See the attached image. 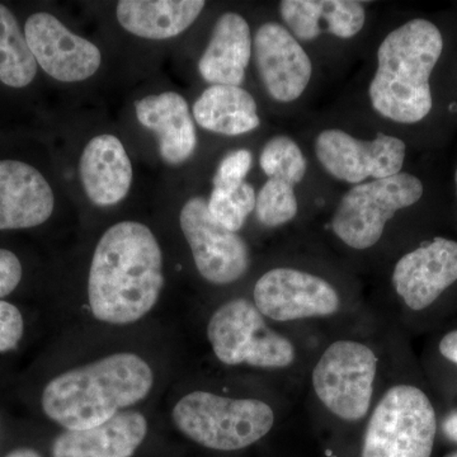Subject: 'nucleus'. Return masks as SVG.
Segmentation results:
<instances>
[{
  "instance_id": "f257e3e1",
  "label": "nucleus",
  "mask_w": 457,
  "mask_h": 457,
  "mask_svg": "<svg viewBox=\"0 0 457 457\" xmlns=\"http://www.w3.org/2000/svg\"><path fill=\"white\" fill-rule=\"evenodd\" d=\"M163 285V254L152 230L137 221L108 228L90 264L93 315L104 323H135L154 308Z\"/></svg>"
},
{
  "instance_id": "f03ea898",
  "label": "nucleus",
  "mask_w": 457,
  "mask_h": 457,
  "mask_svg": "<svg viewBox=\"0 0 457 457\" xmlns=\"http://www.w3.org/2000/svg\"><path fill=\"white\" fill-rule=\"evenodd\" d=\"M153 383L145 361L137 354L116 353L51 380L42 394V408L66 429H88L145 399Z\"/></svg>"
},
{
  "instance_id": "7ed1b4c3",
  "label": "nucleus",
  "mask_w": 457,
  "mask_h": 457,
  "mask_svg": "<svg viewBox=\"0 0 457 457\" xmlns=\"http://www.w3.org/2000/svg\"><path fill=\"white\" fill-rule=\"evenodd\" d=\"M444 49L437 26L417 18L385 37L370 84L376 112L399 123H416L431 112L429 78Z\"/></svg>"
},
{
  "instance_id": "20e7f679",
  "label": "nucleus",
  "mask_w": 457,
  "mask_h": 457,
  "mask_svg": "<svg viewBox=\"0 0 457 457\" xmlns=\"http://www.w3.org/2000/svg\"><path fill=\"white\" fill-rule=\"evenodd\" d=\"M171 417L189 440L218 451L251 446L269 435L276 420L272 407L263 400L228 398L209 392L183 396Z\"/></svg>"
},
{
  "instance_id": "39448f33",
  "label": "nucleus",
  "mask_w": 457,
  "mask_h": 457,
  "mask_svg": "<svg viewBox=\"0 0 457 457\" xmlns=\"http://www.w3.org/2000/svg\"><path fill=\"white\" fill-rule=\"evenodd\" d=\"M437 417L420 387H389L372 411L363 435L361 457H431Z\"/></svg>"
},
{
  "instance_id": "423d86ee",
  "label": "nucleus",
  "mask_w": 457,
  "mask_h": 457,
  "mask_svg": "<svg viewBox=\"0 0 457 457\" xmlns=\"http://www.w3.org/2000/svg\"><path fill=\"white\" fill-rule=\"evenodd\" d=\"M207 337L224 365L287 369L296 360L294 343L267 326L254 303L246 299L230 300L213 312Z\"/></svg>"
},
{
  "instance_id": "0eeeda50",
  "label": "nucleus",
  "mask_w": 457,
  "mask_h": 457,
  "mask_svg": "<svg viewBox=\"0 0 457 457\" xmlns=\"http://www.w3.org/2000/svg\"><path fill=\"white\" fill-rule=\"evenodd\" d=\"M378 368V356L370 345L341 339L319 357L312 374V389L333 416L359 422L371 408Z\"/></svg>"
},
{
  "instance_id": "6e6552de",
  "label": "nucleus",
  "mask_w": 457,
  "mask_h": 457,
  "mask_svg": "<svg viewBox=\"0 0 457 457\" xmlns=\"http://www.w3.org/2000/svg\"><path fill=\"white\" fill-rule=\"evenodd\" d=\"M422 195V182L408 173L357 185L337 207L333 231L345 245L365 251L381 239L385 225L399 210L418 203Z\"/></svg>"
},
{
  "instance_id": "1a4fd4ad",
  "label": "nucleus",
  "mask_w": 457,
  "mask_h": 457,
  "mask_svg": "<svg viewBox=\"0 0 457 457\" xmlns=\"http://www.w3.org/2000/svg\"><path fill=\"white\" fill-rule=\"evenodd\" d=\"M180 228L200 275L213 285H228L245 275L251 263L242 237L212 218L203 197H192L180 210Z\"/></svg>"
},
{
  "instance_id": "9d476101",
  "label": "nucleus",
  "mask_w": 457,
  "mask_h": 457,
  "mask_svg": "<svg viewBox=\"0 0 457 457\" xmlns=\"http://www.w3.org/2000/svg\"><path fill=\"white\" fill-rule=\"evenodd\" d=\"M315 153L324 170L336 179L361 185L366 179H383L396 176L404 164V141L378 134L363 141L337 129L324 130L315 141Z\"/></svg>"
},
{
  "instance_id": "9b49d317",
  "label": "nucleus",
  "mask_w": 457,
  "mask_h": 457,
  "mask_svg": "<svg viewBox=\"0 0 457 457\" xmlns=\"http://www.w3.org/2000/svg\"><path fill=\"white\" fill-rule=\"evenodd\" d=\"M253 299L264 318L284 323L332 317L341 308L338 291L327 279L285 267L270 270L258 279Z\"/></svg>"
},
{
  "instance_id": "f8f14e48",
  "label": "nucleus",
  "mask_w": 457,
  "mask_h": 457,
  "mask_svg": "<svg viewBox=\"0 0 457 457\" xmlns=\"http://www.w3.org/2000/svg\"><path fill=\"white\" fill-rule=\"evenodd\" d=\"M25 36L36 62L59 82H83L101 66L98 47L69 31L53 14L41 12L29 16Z\"/></svg>"
},
{
  "instance_id": "ddd939ff",
  "label": "nucleus",
  "mask_w": 457,
  "mask_h": 457,
  "mask_svg": "<svg viewBox=\"0 0 457 457\" xmlns=\"http://www.w3.org/2000/svg\"><path fill=\"white\" fill-rule=\"evenodd\" d=\"M457 281V242L436 237L403 255L393 272L400 299L414 312L429 308Z\"/></svg>"
},
{
  "instance_id": "4468645a",
  "label": "nucleus",
  "mask_w": 457,
  "mask_h": 457,
  "mask_svg": "<svg viewBox=\"0 0 457 457\" xmlns=\"http://www.w3.org/2000/svg\"><path fill=\"white\" fill-rule=\"evenodd\" d=\"M254 59L264 88L275 101H295L311 82L312 65L308 54L278 23H266L255 33Z\"/></svg>"
},
{
  "instance_id": "2eb2a0df",
  "label": "nucleus",
  "mask_w": 457,
  "mask_h": 457,
  "mask_svg": "<svg viewBox=\"0 0 457 457\" xmlns=\"http://www.w3.org/2000/svg\"><path fill=\"white\" fill-rule=\"evenodd\" d=\"M55 197L32 165L0 161V230L38 227L49 220Z\"/></svg>"
},
{
  "instance_id": "dca6fc26",
  "label": "nucleus",
  "mask_w": 457,
  "mask_h": 457,
  "mask_svg": "<svg viewBox=\"0 0 457 457\" xmlns=\"http://www.w3.org/2000/svg\"><path fill=\"white\" fill-rule=\"evenodd\" d=\"M147 433L137 411H122L88 429H66L53 444V457H132Z\"/></svg>"
},
{
  "instance_id": "f3484780",
  "label": "nucleus",
  "mask_w": 457,
  "mask_h": 457,
  "mask_svg": "<svg viewBox=\"0 0 457 457\" xmlns=\"http://www.w3.org/2000/svg\"><path fill=\"white\" fill-rule=\"evenodd\" d=\"M137 117L141 125L154 132L159 154L165 163H185L197 145L196 129L186 99L179 93L147 96L137 102Z\"/></svg>"
},
{
  "instance_id": "a211bd4d",
  "label": "nucleus",
  "mask_w": 457,
  "mask_h": 457,
  "mask_svg": "<svg viewBox=\"0 0 457 457\" xmlns=\"http://www.w3.org/2000/svg\"><path fill=\"white\" fill-rule=\"evenodd\" d=\"M84 191L97 206H113L128 196L132 165L125 146L113 135H99L84 147L79 163Z\"/></svg>"
},
{
  "instance_id": "6ab92c4d",
  "label": "nucleus",
  "mask_w": 457,
  "mask_h": 457,
  "mask_svg": "<svg viewBox=\"0 0 457 457\" xmlns=\"http://www.w3.org/2000/svg\"><path fill=\"white\" fill-rule=\"evenodd\" d=\"M252 56L248 22L237 13H225L213 27L212 38L198 62V71L212 86H242Z\"/></svg>"
},
{
  "instance_id": "aec40b11",
  "label": "nucleus",
  "mask_w": 457,
  "mask_h": 457,
  "mask_svg": "<svg viewBox=\"0 0 457 457\" xmlns=\"http://www.w3.org/2000/svg\"><path fill=\"white\" fill-rule=\"evenodd\" d=\"M282 20L299 40L312 41L324 32L339 38L356 36L365 25V8L353 0H284Z\"/></svg>"
},
{
  "instance_id": "412c9836",
  "label": "nucleus",
  "mask_w": 457,
  "mask_h": 457,
  "mask_svg": "<svg viewBox=\"0 0 457 457\" xmlns=\"http://www.w3.org/2000/svg\"><path fill=\"white\" fill-rule=\"evenodd\" d=\"M206 5L203 0H122L117 20L126 31L149 40H167L185 32Z\"/></svg>"
},
{
  "instance_id": "4be33fe9",
  "label": "nucleus",
  "mask_w": 457,
  "mask_h": 457,
  "mask_svg": "<svg viewBox=\"0 0 457 457\" xmlns=\"http://www.w3.org/2000/svg\"><path fill=\"white\" fill-rule=\"evenodd\" d=\"M194 117L204 130L237 137L255 130L261 120L253 96L240 87L212 86L194 106Z\"/></svg>"
},
{
  "instance_id": "5701e85b",
  "label": "nucleus",
  "mask_w": 457,
  "mask_h": 457,
  "mask_svg": "<svg viewBox=\"0 0 457 457\" xmlns=\"http://www.w3.org/2000/svg\"><path fill=\"white\" fill-rule=\"evenodd\" d=\"M37 62L16 17L0 4V82L12 88H23L35 79Z\"/></svg>"
},
{
  "instance_id": "b1692460",
  "label": "nucleus",
  "mask_w": 457,
  "mask_h": 457,
  "mask_svg": "<svg viewBox=\"0 0 457 457\" xmlns=\"http://www.w3.org/2000/svg\"><path fill=\"white\" fill-rule=\"evenodd\" d=\"M260 164L269 179H284L293 186L302 182L306 173L302 149L287 137L270 139L262 150Z\"/></svg>"
},
{
  "instance_id": "393cba45",
  "label": "nucleus",
  "mask_w": 457,
  "mask_h": 457,
  "mask_svg": "<svg viewBox=\"0 0 457 457\" xmlns=\"http://www.w3.org/2000/svg\"><path fill=\"white\" fill-rule=\"evenodd\" d=\"M258 220L269 228L287 224L297 215L294 186L284 179H269L255 201Z\"/></svg>"
},
{
  "instance_id": "a878e982",
  "label": "nucleus",
  "mask_w": 457,
  "mask_h": 457,
  "mask_svg": "<svg viewBox=\"0 0 457 457\" xmlns=\"http://www.w3.org/2000/svg\"><path fill=\"white\" fill-rule=\"evenodd\" d=\"M255 201L254 188L245 182L233 192L213 188L207 207L219 224L237 233L245 224L249 213L255 209Z\"/></svg>"
},
{
  "instance_id": "bb28decb",
  "label": "nucleus",
  "mask_w": 457,
  "mask_h": 457,
  "mask_svg": "<svg viewBox=\"0 0 457 457\" xmlns=\"http://www.w3.org/2000/svg\"><path fill=\"white\" fill-rule=\"evenodd\" d=\"M253 156L249 150L239 149L228 153L219 164L215 177H213V188L224 192H233L245 183L246 174L252 167Z\"/></svg>"
},
{
  "instance_id": "cd10ccee",
  "label": "nucleus",
  "mask_w": 457,
  "mask_h": 457,
  "mask_svg": "<svg viewBox=\"0 0 457 457\" xmlns=\"http://www.w3.org/2000/svg\"><path fill=\"white\" fill-rule=\"evenodd\" d=\"M25 329L22 314L12 303L0 302V352L14 350Z\"/></svg>"
},
{
  "instance_id": "c85d7f7f",
  "label": "nucleus",
  "mask_w": 457,
  "mask_h": 457,
  "mask_svg": "<svg viewBox=\"0 0 457 457\" xmlns=\"http://www.w3.org/2000/svg\"><path fill=\"white\" fill-rule=\"evenodd\" d=\"M22 278V264L13 252L0 249V297L13 293Z\"/></svg>"
},
{
  "instance_id": "c756f323",
  "label": "nucleus",
  "mask_w": 457,
  "mask_h": 457,
  "mask_svg": "<svg viewBox=\"0 0 457 457\" xmlns=\"http://www.w3.org/2000/svg\"><path fill=\"white\" fill-rule=\"evenodd\" d=\"M438 348H440L441 354L445 359L457 365V330H453V332L444 336Z\"/></svg>"
},
{
  "instance_id": "7c9ffc66",
  "label": "nucleus",
  "mask_w": 457,
  "mask_h": 457,
  "mask_svg": "<svg viewBox=\"0 0 457 457\" xmlns=\"http://www.w3.org/2000/svg\"><path fill=\"white\" fill-rule=\"evenodd\" d=\"M442 431L450 441L457 444V411H453L445 418L444 423H442Z\"/></svg>"
},
{
  "instance_id": "2f4dec72",
  "label": "nucleus",
  "mask_w": 457,
  "mask_h": 457,
  "mask_svg": "<svg viewBox=\"0 0 457 457\" xmlns=\"http://www.w3.org/2000/svg\"><path fill=\"white\" fill-rule=\"evenodd\" d=\"M5 457H42L40 453H37L36 450L32 449H17L12 451L11 453H8Z\"/></svg>"
},
{
  "instance_id": "473e14b6",
  "label": "nucleus",
  "mask_w": 457,
  "mask_h": 457,
  "mask_svg": "<svg viewBox=\"0 0 457 457\" xmlns=\"http://www.w3.org/2000/svg\"><path fill=\"white\" fill-rule=\"evenodd\" d=\"M455 182H456V192H457V170H456V174H455Z\"/></svg>"
},
{
  "instance_id": "72a5a7b5",
  "label": "nucleus",
  "mask_w": 457,
  "mask_h": 457,
  "mask_svg": "<svg viewBox=\"0 0 457 457\" xmlns=\"http://www.w3.org/2000/svg\"><path fill=\"white\" fill-rule=\"evenodd\" d=\"M447 457H457V453H453V455L447 456Z\"/></svg>"
}]
</instances>
